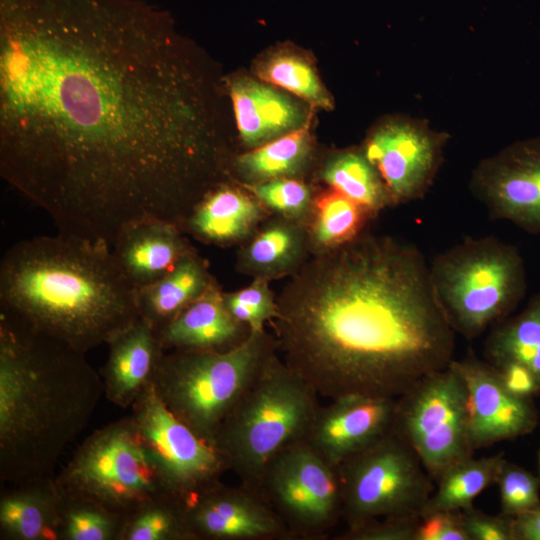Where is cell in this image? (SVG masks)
<instances>
[{
  "mask_svg": "<svg viewBox=\"0 0 540 540\" xmlns=\"http://www.w3.org/2000/svg\"><path fill=\"white\" fill-rule=\"evenodd\" d=\"M206 80L157 14L117 0H2L0 174L59 233L111 248L182 227L223 183Z\"/></svg>",
  "mask_w": 540,
  "mask_h": 540,
  "instance_id": "obj_1",
  "label": "cell"
},
{
  "mask_svg": "<svg viewBox=\"0 0 540 540\" xmlns=\"http://www.w3.org/2000/svg\"><path fill=\"white\" fill-rule=\"evenodd\" d=\"M270 324L284 363L330 400L398 398L454 359L456 333L422 252L367 229L307 259Z\"/></svg>",
  "mask_w": 540,
  "mask_h": 540,
  "instance_id": "obj_2",
  "label": "cell"
},
{
  "mask_svg": "<svg viewBox=\"0 0 540 540\" xmlns=\"http://www.w3.org/2000/svg\"><path fill=\"white\" fill-rule=\"evenodd\" d=\"M86 353L0 313V481L55 477L104 383Z\"/></svg>",
  "mask_w": 540,
  "mask_h": 540,
  "instance_id": "obj_3",
  "label": "cell"
},
{
  "mask_svg": "<svg viewBox=\"0 0 540 540\" xmlns=\"http://www.w3.org/2000/svg\"><path fill=\"white\" fill-rule=\"evenodd\" d=\"M0 313L83 353L140 317L136 288L112 248L62 233L19 241L4 254Z\"/></svg>",
  "mask_w": 540,
  "mask_h": 540,
  "instance_id": "obj_4",
  "label": "cell"
},
{
  "mask_svg": "<svg viewBox=\"0 0 540 540\" xmlns=\"http://www.w3.org/2000/svg\"><path fill=\"white\" fill-rule=\"evenodd\" d=\"M319 395L276 352L222 422L213 445L239 483L260 492L270 461L303 440Z\"/></svg>",
  "mask_w": 540,
  "mask_h": 540,
  "instance_id": "obj_5",
  "label": "cell"
},
{
  "mask_svg": "<svg viewBox=\"0 0 540 540\" xmlns=\"http://www.w3.org/2000/svg\"><path fill=\"white\" fill-rule=\"evenodd\" d=\"M276 352L266 329L250 330L228 351H165L152 384L165 406L213 445L222 422Z\"/></svg>",
  "mask_w": 540,
  "mask_h": 540,
  "instance_id": "obj_6",
  "label": "cell"
},
{
  "mask_svg": "<svg viewBox=\"0 0 540 540\" xmlns=\"http://www.w3.org/2000/svg\"><path fill=\"white\" fill-rule=\"evenodd\" d=\"M429 270L453 330L469 340L512 315L527 290L519 249L494 236L465 238L438 254Z\"/></svg>",
  "mask_w": 540,
  "mask_h": 540,
  "instance_id": "obj_7",
  "label": "cell"
},
{
  "mask_svg": "<svg viewBox=\"0 0 540 540\" xmlns=\"http://www.w3.org/2000/svg\"><path fill=\"white\" fill-rule=\"evenodd\" d=\"M55 482L61 489L123 516L149 499L169 493L130 415L87 436L55 475Z\"/></svg>",
  "mask_w": 540,
  "mask_h": 540,
  "instance_id": "obj_8",
  "label": "cell"
},
{
  "mask_svg": "<svg viewBox=\"0 0 540 540\" xmlns=\"http://www.w3.org/2000/svg\"><path fill=\"white\" fill-rule=\"evenodd\" d=\"M337 470L346 528L383 517L421 515L435 489L420 458L394 427Z\"/></svg>",
  "mask_w": 540,
  "mask_h": 540,
  "instance_id": "obj_9",
  "label": "cell"
},
{
  "mask_svg": "<svg viewBox=\"0 0 540 540\" xmlns=\"http://www.w3.org/2000/svg\"><path fill=\"white\" fill-rule=\"evenodd\" d=\"M393 427L435 483L450 467L474 456L466 386L450 364L396 398Z\"/></svg>",
  "mask_w": 540,
  "mask_h": 540,
  "instance_id": "obj_10",
  "label": "cell"
},
{
  "mask_svg": "<svg viewBox=\"0 0 540 540\" xmlns=\"http://www.w3.org/2000/svg\"><path fill=\"white\" fill-rule=\"evenodd\" d=\"M260 492L293 540H324L342 520L337 467L304 440L290 444L270 461Z\"/></svg>",
  "mask_w": 540,
  "mask_h": 540,
  "instance_id": "obj_11",
  "label": "cell"
},
{
  "mask_svg": "<svg viewBox=\"0 0 540 540\" xmlns=\"http://www.w3.org/2000/svg\"><path fill=\"white\" fill-rule=\"evenodd\" d=\"M130 408L140 439L170 494L186 503L229 471L219 451L165 406L152 383Z\"/></svg>",
  "mask_w": 540,
  "mask_h": 540,
  "instance_id": "obj_12",
  "label": "cell"
},
{
  "mask_svg": "<svg viewBox=\"0 0 540 540\" xmlns=\"http://www.w3.org/2000/svg\"><path fill=\"white\" fill-rule=\"evenodd\" d=\"M448 135L409 117L383 121L368 135L363 151L383 179L395 206L424 197L443 159Z\"/></svg>",
  "mask_w": 540,
  "mask_h": 540,
  "instance_id": "obj_13",
  "label": "cell"
},
{
  "mask_svg": "<svg viewBox=\"0 0 540 540\" xmlns=\"http://www.w3.org/2000/svg\"><path fill=\"white\" fill-rule=\"evenodd\" d=\"M469 188L490 217L540 235V136L516 141L482 159Z\"/></svg>",
  "mask_w": 540,
  "mask_h": 540,
  "instance_id": "obj_14",
  "label": "cell"
},
{
  "mask_svg": "<svg viewBox=\"0 0 540 540\" xmlns=\"http://www.w3.org/2000/svg\"><path fill=\"white\" fill-rule=\"evenodd\" d=\"M450 366L466 386L474 450L528 435L536 429L539 412L534 399L511 392L494 366L473 355L454 358Z\"/></svg>",
  "mask_w": 540,
  "mask_h": 540,
  "instance_id": "obj_15",
  "label": "cell"
},
{
  "mask_svg": "<svg viewBox=\"0 0 540 540\" xmlns=\"http://www.w3.org/2000/svg\"><path fill=\"white\" fill-rule=\"evenodd\" d=\"M195 540H293L261 492L222 481L186 502Z\"/></svg>",
  "mask_w": 540,
  "mask_h": 540,
  "instance_id": "obj_16",
  "label": "cell"
},
{
  "mask_svg": "<svg viewBox=\"0 0 540 540\" xmlns=\"http://www.w3.org/2000/svg\"><path fill=\"white\" fill-rule=\"evenodd\" d=\"M396 398L349 395L320 405L304 441L323 459L337 467L363 450L394 423Z\"/></svg>",
  "mask_w": 540,
  "mask_h": 540,
  "instance_id": "obj_17",
  "label": "cell"
},
{
  "mask_svg": "<svg viewBox=\"0 0 540 540\" xmlns=\"http://www.w3.org/2000/svg\"><path fill=\"white\" fill-rule=\"evenodd\" d=\"M107 345L108 357L99 372L104 395L112 404L130 408L152 383L165 350L152 324L142 317L116 334Z\"/></svg>",
  "mask_w": 540,
  "mask_h": 540,
  "instance_id": "obj_18",
  "label": "cell"
},
{
  "mask_svg": "<svg viewBox=\"0 0 540 540\" xmlns=\"http://www.w3.org/2000/svg\"><path fill=\"white\" fill-rule=\"evenodd\" d=\"M223 294L215 282L158 329L156 334L163 349L223 352L242 343L250 328L230 314Z\"/></svg>",
  "mask_w": 540,
  "mask_h": 540,
  "instance_id": "obj_19",
  "label": "cell"
},
{
  "mask_svg": "<svg viewBox=\"0 0 540 540\" xmlns=\"http://www.w3.org/2000/svg\"><path fill=\"white\" fill-rule=\"evenodd\" d=\"M176 224L146 220L126 227L112 246L115 260L137 289L170 271L179 259L193 250Z\"/></svg>",
  "mask_w": 540,
  "mask_h": 540,
  "instance_id": "obj_20",
  "label": "cell"
},
{
  "mask_svg": "<svg viewBox=\"0 0 540 540\" xmlns=\"http://www.w3.org/2000/svg\"><path fill=\"white\" fill-rule=\"evenodd\" d=\"M229 93L242 141L260 146L303 126L305 115L298 103L268 85L236 79Z\"/></svg>",
  "mask_w": 540,
  "mask_h": 540,
  "instance_id": "obj_21",
  "label": "cell"
},
{
  "mask_svg": "<svg viewBox=\"0 0 540 540\" xmlns=\"http://www.w3.org/2000/svg\"><path fill=\"white\" fill-rule=\"evenodd\" d=\"M264 213L256 198L224 182L197 204L181 230L202 242L231 245L248 239Z\"/></svg>",
  "mask_w": 540,
  "mask_h": 540,
  "instance_id": "obj_22",
  "label": "cell"
},
{
  "mask_svg": "<svg viewBox=\"0 0 540 540\" xmlns=\"http://www.w3.org/2000/svg\"><path fill=\"white\" fill-rule=\"evenodd\" d=\"M237 255V269L267 280L295 273L308 259V233L303 222L278 215L254 231Z\"/></svg>",
  "mask_w": 540,
  "mask_h": 540,
  "instance_id": "obj_23",
  "label": "cell"
},
{
  "mask_svg": "<svg viewBox=\"0 0 540 540\" xmlns=\"http://www.w3.org/2000/svg\"><path fill=\"white\" fill-rule=\"evenodd\" d=\"M58 503L55 477L6 485L0 496V538L58 540Z\"/></svg>",
  "mask_w": 540,
  "mask_h": 540,
  "instance_id": "obj_24",
  "label": "cell"
},
{
  "mask_svg": "<svg viewBox=\"0 0 540 540\" xmlns=\"http://www.w3.org/2000/svg\"><path fill=\"white\" fill-rule=\"evenodd\" d=\"M214 283L206 261L193 249L163 277L136 289L139 316L157 331Z\"/></svg>",
  "mask_w": 540,
  "mask_h": 540,
  "instance_id": "obj_25",
  "label": "cell"
},
{
  "mask_svg": "<svg viewBox=\"0 0 540 540\" xmlns=\"http://www.w3.org/2000/svg\"><path fill=\"white\" fill-rule=\"evenodd\" d=\"M483 355L494 367L517 364L526 368L540 387V292L519 313L492 326Z\"/></svg>",
  "mask_w": 540,
  "mask_h": 540,
  "instance_id": "obj_26",
  "label": "cell"
},
{
  "mask_svg": "<svg viewBox=\"0 0 540 540\" xmlns=\"http://www.w3.org/2000/svg\"><path fill=\"white\" fill-rule=\"evenodd\" d=\"M321 177L331 189L356 202L373 218L395 206L383 179L363 150H345L332 155Z\"/></svg>",
  "mask_w": 540,
  "mask_h": 540,
  "instance_id": "obj_27",
  "label": "cell"
},
{
  "mask_svg": "<svg viewBox=\"0 0 540 540\" xmlns=\"http://www.w3.org/2000/svg\"><path fill=\"white\" fill-rule=\"evenodd\" d=\"M373 217L360 205L331 189L313 200L305 222L312 255L337 248L366 230Z\"/></svg>",
  "mask_w": 540,
  "mask_h": 540,
  "instance_id": "obj_28",
  "label": "cell"
},
{
  "mask_svg": "<svg viewBox=\"0 0 540 540\" xmlns=\"http://www.w3.org/2000/svg\"><path fill=\"white\" fill-rule=\"evenodd\" d=\"M310 152L309 130L303 125L239 155L234 166L251 184L277 178H293L306 166Z\"/></svg>",
  "mask_w": 540,
  "mask_h": 540,
  "instance_id": "obj_29",
  "label": "cell"
},
{
  "mask_svg": "<svg viewBox=\"0 0 540 540\" xmlns=\"http://www.w3.org/2000/svg\"><path fill=\"white\" fill-rule=\"evenodd\" d=\"M505 459L500 452L478 459L472 456L453 465L436 481L423 512L463 510L473 506L474 499L495 484Z\"/></svg>",
  "mask_w": 540,
  "mask_h": 540,
  "instance_id": "obj_30",
  "label": "cell"
},
{
  "mask_svg": "<svg viewBox=\"0 0 540 540\" xmlns=\"http://www.w3.org/2000/svg\"><path fill=\"white\" fill-rule=\"evenodd\" d=\"M120 540H195L186 503L170 493L149 499L125 516Z\"/></svg>",
  "mask_w": 540,
  "mask_h": 540,
  "instance_id": "obj_31",
  "label": "cell"
},
{
  "mask_svg": "<svg viewBox=\"0 0 540 540\" xmlns=\"http://www.w3.org/2000/svg\"><path fill=\"white\" fill-rule=\"evenodd\" d=\"M58 490V540H120L125 516L84 496Z\"/></svg>",
  "mask_w": 540,
  "mask_h": 540,
  "instance_id": "obj_32",
  "label": "cell"
},
{
  "mask_svg": "<svg viewBox=\"0 0 540 540\" xmlns=\"http://www.w3.org/2000/svg\"><path fill=\"white\" fill-rule=\"evenodd\" d=\"M260 77L324 109L332 107L331 99L314 68L303 58L289 53L277 54L266 61Z\"/></svg>",
  "mask_w": 540,
  "mask_h": 540,
  "instance_id": "obj_33",
  "label": "cell"
},
{
  "mask_svg": "<svg viewBox=\"0 0 540 540\" xmlns=\"http://www.w3.org/2000/svg\"><path fill=\"white\" fill-rule=\"evenodd\" d=\"M262 206L277 215L305 223L313 198L308 185L294 178H277L248 186Z\"/></svg>",
  "mask_w": 540,
  "mask_h": 540,
  "instance_id": "obj_34",
  "label": "cell"
},
{
  "mask_svg": "<svg viewBox=\"0 0 540 540\" xmlns=\"http://www.w3.org/2000/svg\"><path fill=\"white\" fill-rule=\"evenodd\" d=\"M230 314L250 330H263L277 315V298L269 287V280L255 278L247 287L224 293Z\"/></svg>",
  "mask_w": 540,
  "mask_h": 540,
  "instance_id": "obj_35",
  "label": "cell"
},
{
  "mask_svg": "<svg viewBox=\"0 0 540 540\" xmlns=\"http://www.w3.org/2000/svg\"><path fill=\"white\" fill-rule=\"evenodd\" d=\"M495 484L498 486L501 512L516 517L540 506V482L525 468L504 460Z\"/></svg>",
  "mask_w": 540,
  "mask_h": 540,
  "instance_id": "obj_36",
  "label": "cell"
},
{
  "mask_svg": "<svg viewBox=\"0 0 540 540\" xmlns=\"http://www.w3.org/2000/svg\"><path fill=\"white\" fill-rule=\"evenodd\" d=\"M421 515L390 516L346 528L336 540H415Z\"/></svg>",
  "mask_w": 540,
  "mask_h": 540,
  "instance_id": "obj_37",
  "label": "cell"
},
{
  "mask_svg": "<svg viewBox=\"0 0 540 540\" xmlns=\"http://www.w3.org/2000/svg\"><path fill=\"white\" fill-rule=\"evenodd\" d=\"M461 511L469 540H515L514 517L489 515L473 506Z\"/></svg>",
  "mask_w": 540,
  "mask_h": 540,
  "instance_id": "obj_38",
  "label": "cell"
},
{
  "mask_svg": "<svg viewBox=\"0 0 540 540\" xmlns=\"http://www.w3.org/2000/svg\"><path fill=\"white\" fill-rule=\"evenodd\" d=\"M415 540H469L461 510L423 512Z\"/></svg>",
  "mask_w": 540,
  "mask_h": 540,
  "instance_id": "obj_39",
  "label": "cell"
},
{
  "mask_svg": "<svg viewBox=\"0 0 540 540\" xmlns=\"http://www.w3.org/2000/svg\"><path fill=\"white\" fill-rule=\"evenodd\" d=\"M495 368L504 384L514 394L533 399L540 396L538 382L526 368L517 364H506Z\"/></svg>",
  "mask_w": 540,
  "mask_h": 540,
  "instance_id": "obj_40",
  "label": "cell"
},
{
  "mask_svg": "<svg viewBox=\"0 0 540 540\" xmlns=\"http://www.w3.org/2000/svg\"><path fill=\"white\" fill-rule=\"evenodd\" d=\"M515 540H540V506L514 517Z\"/></svg>",
  "mask_w": 540,
  "mask_h": 540,
  "instance_id": "obj_41",
  "label": "cell"
},
{
  "mask_svg": "<svg viewBox=\"0 0 540 540\" xmlns=\"http://www.w3.org/2000/svg\"><path fill=\"white\" fill-rule=\"evenodd\" d=\"M537 471H538L537 477H538L539 482H540V447H539L538 452H537Z\"/></svg>",
  "mask_w": 540,
  "mask_h": 540,
  "instance_id": "obj_42",
  "label": "cell"
}]
</instances>
